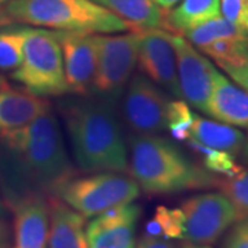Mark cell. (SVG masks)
<instances>
[{
	"label": "cell",
	"instance_id": "17",
	"mask_svg": "<svg viewBox=\"0 0 248 248\" xmlns=\"http://www.w3.org/2000/svg\"><path fill=\"white\" fill-rule=\"evenodd\" d=\"M48 248H89L86 239V217L55 196H48Z\"/></svg>",
	"mask_w": 248,
	"mask_h": 248
},
{
	"label": "cell",
	"instance_id": "32",
	"mask_svg": "<svg viewBox=\"0 0 248 248\" xmlns=\"http://www.w3.org/2000/svg\"><path fill=\"white\" fill-rule=\"evenodd\" d=\"M156 6H159L161 10H169L172 9L177 3H179L181 0H152Z\"/></svg>",
	"mask_w": 248,
	"mask_h": 248
},
{
	"label": "cell",
	"instance_id": "10",
	"mask_svg": "<svg viewBox=\"0 0 248 248\" xmlns=\"http://www.w3.org/2000/svg\"><path fill=\"white\" fill-rule=\"evenodd\" d=\"M171 43L175 51L181 98H184L189 105L205 113L217 69L182 35L171 32Z\"/></svg>",
	"mask_w": 248,
	"mask_h": 248
},
{
	"label": "cell",
	"instance_id": "37",
	"mask_svg": "<svg viewBox=\"0 0 248 248\" xmlns=\"http://www.w3.org/2000/svg\"><path fill=\"white\" fill-rule=\"evenodd\" d=\"M7 1H10V0H0V7H1V6H4Z\"/></svg>",
	"mask_w": 248,
	"mask_h": 248
},
{
	"label": "cell",
	"instance_id": "22",
	"mask_svg": "<svg viewBox=\"0 0 248 248\" xmlns=\"http://www.w3.org/2000/svg\"><path fill=\"white\" fill-rule=\"evenodd\" d=\"M145 236L164 239H184L185 217L181 208H169L159 205L151 221L145 225Z\"/></svg>",
	"mask_w": 248,
	"mask_h": 248
},
{
	"label": "cell",
	"instance_id": "34",
	"mask_svg": "<svg viewBox=\"0 0 248 248\" xmlns=\"http://www.w3.org/2000/svg\"><path fill=\"white\" fill-rule=\"evenodd\" d=\"M6 239H7V229H6L4 223L0 222V248L6 243Z\"/></svg>",
	"mask_w": 248,
	"mask_h": 248
},
{
	"label": "cell",
	"instance_id": "19",
	"mask_svg": "<svg viewBox=\"0 0 248 248\" xmlns=\"http://www.w3.org/2000/svg\"><path fill=\"white\" fill-rule=\"evenodd\" d=\"M120 17L133 28L166 27V14L152 0H93Z\"/></svg>",
	"mask_w": 248,
	"mask_h": 248
},
{
	"label": "cell",
	"instance_id": "18",
	"mask_svg": "<svg viewBox=\"0 0 248 248\" xmlns=\"http://www.w3.org/2000/svg\"><path fill=\"white\" fill-rule=\"evenodd\" d=\"M190 138L208 148L239 155L244 145V134L229 124H222L195 115L190 128Z\"/></svg>",
	"mask_w": 248,
	"mask_h": 248
},
{
	"label": "cell",
	"instance_id": "21",
	"mask_svg": "<svg viewBox=\"0 0 248 248\" xmlns=\"http://www.w3.org/2000/svg\"><path fill=\"white\" fill-rule=\"evenodd\" d=\"M200 50L211 57L219 68L240 65L248 60V33L217 39Z\"/></svg>",
	"mask_w": 248,
	"mask_h": 248
},
{
	"label": "cell",
	"instance_id": "24",
	"mask_svg": "<svg viewBox=\"0 0 248 248\" xmlns=\"http://www.w3.org/2000/svg\"><path fill=\"white\" fill-rule=\"evenodd\" d=\"M186 142H187V146L193 149L202 157L204 169L208 170L215 175L219 174L225 177H233L241 170V167L236 164L234 157L231 153L208 148L205 145H202L200 142L195 141L193 138H189Z\"/></svg>",
	"mask_w": 248,
	"mask_h": 248
},
{
	"label": "cell",
	"instance_id": "30",
	"mask_svg": "<svg viewBox=\"0 0 248 248\" xmlns=\"http://www.w3.org/2000/svg\"><path fill=\"white\" fill-rule=\"evenodd\" d=\"M222 69L234 80V83H237L241 89L246 90L248 93V60L243 63H240V65L223 66Z\"/></svg>",
	"mask_w": 248,
	"mask_h": 248
},
{
	"label": "cell",
	"instance_id": "12",
	"mask_svg": "<svg viewBox=\"0 0 248 248\" xmlns=\"http://www.w3.org/2000/svg\"><path fill=\"white\" fill-rule=\"evenodd\" d=\"M141 205L119 204L94 217L86 225L89 248H135V229Z\"/></svg>",
	"mask_w": 248,
	"mask_h": 248
},
{
	"label": "cell",
	"instance_id": "16",
	"mask_svg": "<svg viewBox=\"0 0 248 248\" xmlns=\"http://www.w3.org/2000/svg\"><path fill=\"white\" fill-rule=\"evenodd\" d=\"M48 107L51 105L43 97L4 83L0 87V135L33 122Z\"/></svg>",
	"mask_w": 248,
	"mask_h": 248
},
{
	"label": "cell",
	"instance_id": "25",
	"mask_svg": "<svg viewBox=\"0 0 248 248\" xmlns=\"http://www.w3.org/2000/svg\"><path fill=\"white\" fill-rule=\"evenodd\" d=\"M24 28L0 29V71L13 72L22 61Z\"/></svg>",
	"mask_w": 248,
	"mask_h": 248
},
{
	"label": "cell",
	"instance_id": "23",
	"mask_svg": "<svg viewBox=\"0 0 248 248\" xmlns=\"http://www.w3.org/2000/svg\"><path fill=\"white\" fill-rule=\"evenodd\" d=\"M240 33H246V32L240 31L239 28L234 27L225 17L218 16V17L213 18L207 22H203L197 27L187 29L182 33V36L189 43L196 46L197 48H202L203 46L208 45L217 39L240 35Z\"/></svg>",
	"mask_w": 248,
	"mask_h": 248
},
{
	"label": "cell",
	"instance_id": "2",
	"mask_svg": "<svg viewBox=\"0 0 248 248\" xmlns=\"http://www.w3.org/2000/svg\"><path fill=\"white\" fill-rule=\"evenodd\" d=\"M61 115L76 164L84 172H124L128 146L112 101L76 98L62 102Z\"/></svg>",
	"mask_w": 248,
	"mask_h": 248
},
{
	"label": "cell",
	"instance_id": "11",
	"mask_svg": "<svg viewBox=\"0 0 248 248\" xmlns=\"http://www.w3.org/2000/svg\"><path fill=\"white\" fill-rule=\"evenodd\" d=\"M137 62L140 65V71L148 79L155 84H159L172 97L181 98L171 32L163 31L161 28L140 29Z\"/></svg>",
	"mask_w": 248,
	"mask_h": 248
},
{
	"label": "cell",
	"instance_id": "26",
	"mask_svg": "<svg viewBox=\"0 0 248 248\" xmlns=\"http://www.w3.org/2000/svg\"><path fill=\"white\" fill-rule=\"evenodd\" d=\"M217 187L233 203L240 218L248 217V170H240L233 177L219 178Z\"/></svg>",
	"mask_w": 248,
	"mask_h": 248
},
{
	"label": "cell",
	"instance_id": "29",
	"mask_svg": "<svg viewBox=\"0 0 248 248\" xmlns=\"http://www.w3.org/2000/svg\"><path fill=\"white\" fill-rule=\"evenodd\" d=\"M231 228L222 248H248V217L240 218Z\"/></svg>",
	"mask_w": 248,
	"mask_h": 248
},
{
	"label": "cell",
	"instance_id": "3",
	"mask_svg": "<svg viewBox=\"0 0 248 248\" xmlns=\"http://www.w3.org/2000/svg\"><path fill=\"white\" fill-rule=\"evenodd\" d=\"M128 170L148 195H174L218 186L219 178L197 166L178 146L155 134L130 138Z\"/></svg>",
	"mask_w": 248,
	"mask_h": 248
},
{
	"label": "cell",
	"instance_id": "1",
	"mask_svg": "<svg viewBox=\"0 0 248 248\" xmlns=\"http://www.w3.org/2000/svg\"><path fill=\"white\" fill-rule=\"evenodd\" d=\"M73 175L51 107L27 125L0 135V181L9 205L31 195L51 196Z\"/></svg>",
	"mask_w": 248,
	"mask_h": 248
},
{
	"label": "cell",
	"instance_id": "31",
	"mask_svg": "<svg viewBox=\"0 0 248 248\" xmlns=\"http://www.w3.org/2000/svg\"><path fill=\"white\" fill-rule=\"evenodd\" d=\"M135 248H177L172 243L167 239L160 237H152V236H143Z\"/></svg>",
	"mask_w": 248,
	"mask_h": 248
},
{
	"label": "cell",
	"instance_id": "6",
	"mask_svg": "<svg viewBox=\"0 0 248 248\" xmlns=\"http://www.w3.org/2000/svg\"><path fill=\"white\" fill-rule=\"evenodd\" d=\"M51 196L69 205L86 218H94L119 204L133 203L140 186L122 172L102 171L87 177L73 175L58 186Z\"/></svg>",
	"mask_w": 248,
	"mask_h": 248
},
{
	"label": "cell",
	"instance_id": "28",
	"mask_svg": "<svg viewBox=\"0 0 248 248\" xmlns=\"http://www.w3.org/2000/svg\"><path fill=\"white\" fill-rule=\"evenodd\" d=\"M222 17L248 33V0H221Z\"/></svg>",
	"mask_w": 248,
	"mask_h": 248
},
{
	"label": "cell",
	"instance_id": "15",
	"mask_svg": "<svg viewBox=\"0 0 248 248\" xmlns=\"http://www.w3.org/2000/svg\"><path fill=\"white\" fill-rule=\"evenodd\" d=\"M205 113L229 125L248 127V93L215 71Z\"/></svg>",
	"mask_w": 248,
	"mask_h": 248
},
{
	"label": "cell",
	"instance_id": "35",
	"mask_svg": "<svg viewBox=\"0 0 248 248\" xmlns=\"http://www.w3.org/2000/svg\"><path fill=\"white\" fill-rule=\"evenodd\" d=\"M181 248H211V246H204V244H195L190 241H185Z\"/></svg>",
	"mask_w": 248,
	"mask_h": 248
},
{
	"label": "cell",
	"instance_id": "9",
	"mask_svg": "<svg viewBox=\"0 0 248 248\" xmlns=\"http://www.w3.org/2000/svg\"><path fill=\"white\" fill-rule=\"evenodd\" d=\"M170 99L143 75L130 80L124 95L123 112L128 127L135 134H157L167 130Z\"/></svg>",
	"mask_w": 248,
	"mask_h": 248
},
{
	"label": "cell",
	"instance_id": "4",
	"mask_svg": "<svg viewBox=\"0 0 248 248\" xmlns=\"http://www.w3.org/2000/svg\"><path fill=\"white\" fill-rule=\"evenodd\" d=\"M13 22L83 33H117L134 29L93 0H10L0 7V25Z\"/></svg>",
	"mask_w": 248,
	"mask_h": 248
},
{
	"label": "cell",
	"instance_id": "38",
	"mask_svg": "<svg viewBox=\"0 0 248 248\" xmlns=\"http://www.w3.org/2000/svg\"><path fill=\"white\" fill-rule=\"evenodd\" d=\"M4 83H6V81H4V79H3V78L0 76V87H1V86H3Z\"/></svg>",
	"mask_w": 248,
	"mask_h": 248
},
{
	"label": "cell",
	"instance_id": "8",
	"mask_svg": "<svg viewBox=\"0 0 248 248\" xmlns=\"http://www.w3.org/2000/svg\"><path fill=\"white\" fill-rule=\"evenodd\" d=\"M181 210L185 217L186 241L211 246L240 217L223 193H202L185 200Z\"/></svg>",
	"mask_w": 248,
	"mask_h": 248
},
{
	"label": "cell",
	"instance_id": "7",
	"mask_svg": "<svg viewBox=\"0 0 248 248\" xmlns=\"http://www.w3.org/2000/svg\"><path fill=\"white\" fill-rule=\"evenodd\" d=\"M97 39V63L91 90L99 98L115 101L122 95L125 84L133 78L138 61L140 28L130 33L102 36Z\"/></svg>",
	"mask_w": 248,
	"mask_h": 248
},
{
	"label": "cell",
	"instance_id": "36",
	"mask_svg": "<svg viewBox=\"0 0 248 248\" xmlns=\"http://www.w3.org/2000/svg\"><path fill=\"white\" fill-rule=\"evenodd\" d=\"M4 214H6V207H4V203H3L1 197H0V217H3Z\"/></svg>",
	"mask_w": 248,
	"mask_h": 248
},
{
	"label": "cell",
	"instance_id": "27",
	"mask_svg": "<svg viewBox=\"0 0 248 248\" xmlns=\"http://www.w3.org/2000/svg\"><path fill=\"white\" fill-rule=\"evenodd\" d=\"M195 115L189 104L182 99L170 101L167 109V130L177 141H187L190 138V128Z\"/></svg>",
	"mask_w": 248,
	"mask_h": 248
},
{
	"label": "cell",
	"instance_id": "13",
	"mask_svg": "<svg viewBox=\"0 0 248 248\" xmlns=\"http://www.w3.org/2000/svg\"><path fill=\"white\" fill-rule=\"evenodd\" d=\"M97 33L58 31L69 93L89 95L97 63Z\"/></svg>",
	"mask_w": 248,
	"mask_h": 248
},
{
	"label": "cell",
	"instance_id": "5",
	"mask_svg": "<svg viewBox=\"0 0 248 248\" xmlns=\"http://www.w3.org/2000/svg\"><path fill=\"white\" fill-rule=\"evenodd\" d=\"M22 61L11 78L39 97H61L69 93L58 31L24 28Z\"/></svg>",
	"mask_w": 248,
	"mask_h": 248
},
{
	"label": "cell",
	"instance_id": "33",
	"mask_svg": "<svg viewBox=\"0 0 248 248\" xmlns=\"http://www.w3.org/2000/svg\"><path fill=\"white\" fill-rule=\"evenodd\" d=\"M240 155H241L243 163H244V164H248V134L247 137H246V140H244V145H243V149L240 152Z\"/></svg>",
	"mask_w": 248,
	"mask_h": 248
},
{
	"label": "cell",
	"instance_id": "14",
	"mask_svg": "<svg viewBox=\"0 0 248 248\" xmlns=\"http://www.w3.org/2000/svg\"><path fill=\"white\" fill-rule=\"evenodd\" d=\"M10 207L14 211V248H46L50 226L48 196H27Z\"/></svg>",
	"mask_w": 248,
	"mask_h": 248
},
{
	"label": "cell",
	"instance_id": "20",
	"mask_svg": "<svg viewBox=\"0 0 248 248\" xmlns=\"http://www.w3.org/2000/svg\"><path fill=\"white\" fill-rule=\"evenodd\" d=\"M218 16H221V0H181V4L166 16V28L182 35Z\"/></svg>",
	"mask_w": 248,
	"mask_h": 248
}]
</instances>
